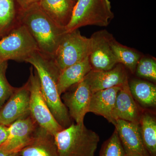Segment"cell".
Returning a JSON list of instances; mask_svg holds the SVG:
<instances>
[{
	"label": "cell",
	"instance_id": "23",
	"mask_svg": "<svg viewBox=\"0 0 156 156\" xmlns=\"http://www.w3.org/2000/svg\"><path fill=\"white\" fill-rule=\"evenodd\" d=\"M99 156H127L115 129L112 136L104 143Z\"/></svg>",
	"mask_w": 156,
	"mask_h": 156
},
{
	"label": "cell",
	"instance_id": "11",
	"mask_svg": "<svg viewBox=\"0 0 156 156\" xmlns=\"http://www.w3.org/2000/svg\"><path fill=\"white\" fill-rule=\"evenodd\" d=\"M37 125L30 115L12 123L9 127V136L0 147L4 150L19 152L33 138Z\"/></svg>",
	"mask_w": 156,
	"mask_h": 156
},
{
	"label": "cell",
	"instance_id": "31",
	"mask_svg": "<svg viewBox=\"0 0 156 156\" xmlns=\"http://www.w3.org/2000/svg\"><path fill=\"white\" fill-rule=\"evenodd\" d=\"M19 156H20V155H19Z\"/></svg>",
	"mask_w": 156,
	"mask_h": 156
},
{
	"label": "cell",
	"instance_id": "9",
	"mask_svg": "<svg viewBox=\"0 0 156 156\" xmlns=\"http://www.w3.org/2000/svg\"><path fill=\"white\" fill-rule=\"evenodd\" d=\"M92 92L86 81L83 80L74 85L63 93L62 99L68 111L70 118L76 124L84 123L87 113Z\"/></svg>",
	"mask_w": 156,
	"mask_h": 156
},
{
	"label": "cell",
	"instance_id": "3",
	"mask_svg": "<svg viewBox=\"0 0 156 156\" xmlns=\"http://www.w3.org/2000/svg\"><path fill=\"white\" fill-rule=\"evenodd\" d=\"M53 136L59 156H94L100 140L84 123H72Z\"/></svg>",
	"mask_w": 156,
	"mask_h": 156
},
{
	"label": "cell",
	"instance_id": "8",
	"mask_svg": "<svg viewBox=\"0 0 156 156\" xmlns=\"http://www.w3.org/2000/svg\"><path fill=\"white\" fill-rule=\"evenodd\" d=\"M110 34L103 30L94 33L90 37L89 60L92 70H108L119 64L110 44Z\"/></svg>",
	"mask_w": 156,
	"mask_h": 156
},
{
	"label": "cell",
	"instance_id": "13",
	"mask_svg": "<svg viewBox=\"0 0 156 156\" xmlns=\"http://www.w3.org/2000/svg\"><path fill=\"white\" fill-rule=\"evenodd\" d=\"M142 113L131 95L128 80L122 85L117 94L112 114V119L115 122L121 119L139 124Z\"/></svg>",
	"mask_w": 156,
	"mask_h": 156
},
{
	"label": "cell",
	"instance_id": "10",
	"mask_svg": "<svg viewBox=\"0 0 156 156\" xmlns=\"http://www.w3.org/2000/svg\"><path fill=\"white\" fill-rule=\"evenodd\" d=\"M30 95L28 82L22 87L16 88L0 108V124L8 126L30 115Z\"/></svg>",
	"mask_w": 156,
	"mask_h": 156
},
{
	"label": "cell",
	"instance_id": "20",
	"mask_svg": "<svg viewBox=\"0 0 156 156\" xmlns=\"http://www.w3.org/2000/svg\"><path fill=\"white\" fill-rule=\"evenodd\" d=\"M16 0H0V38L20 23Z\"/></svg>",
	"mask_w": 156,
	"mask_h": 156
},
{
	"label": "cell",
	"instance_id": "17",
	"mask_svg": "<svg viewBox=\"0 0 156 156\" xmlns=\"http://www.w3.org/2000/svg\"><path fill=\"white\" fill-rule=\"evenodd\" d=\"M39 4L51 19L66 29L70 20L75 3L73 0H41Z\"/></svg>",
	"mask_w": 156,
	"mask_h": 156
},
{
	"label": "cell",
	"instance_id": "24",
	"mask_svg": "<svg viewBox=\"0 0 156 156\" xmlns=\"http://www.w3.org/2000/svg\"><path fill=\"white\" fill-rule=\"evenodd\" d=\"M135 73L140 78L153 82L156 81V62L150 57H141L136 65Z\"/></svg>",
	"mask_w": 156,
	"mask_h": 156
},
{
	"label": "cell",
	"instance_id": "1",
	"mask_svg": "<svg viewBox=\"0 0 156 156\" xmlns=\"http://www.w3.org/2000/svg\"><path fill=\"white\" fill-rule=\"evenodd\" d=\"M25 62L30 63L37 73L42 94L53 116L62 128H67L72 124L70 117L57 87L61 71L52 57L39 50L34 52Z\"/></svg>",
	"mask_w": 156,
	"mask_h": 156
},
{
	"label": "cell",
	"instance_id": "29",
	"mask_svg": "<svg viewBox=\"0 0 156 156\" xmlns=\"http://www.w3.org/2000/svg\"><path fill=\"white\" fill-rule=\"evenodd\" d=\"M125 151H126L127 156H144L142 155L135 152L127 150H125Z\"/></svg>",
	"mask_w": 156,
	"mask_h": 156
},
{
	"label": "cell",
	"instance_id": "4",
	"mask_svg": "<svg viewBox=\"0 0 156 156\" xmlns=\"http://www.w3.org/2000/svg\"><path fill=\"white\" fill-rule=\"evenodd\" d=\"M114 17L109 0H77L66 30L69 32L89 25L107 27Z\"/></svg>",
	"mask_w": 156,
	"mask_h": 156
},
{
	"label": "cell",
	"instance_id": "26",
	"mask_svg": "<svg viewBox=\"0 0 156 156\" xmlns=\"http://www.w3.org/2000/svg\"><path fill=\"white\" fill-rule=\"evenodd\" d=\"M20 9L24 10L40 2L41 0H16Z\"/></svg>",
	"mask_w": 156,
	"mask_h": 156
},
{
	"label": "cell",
	"instance_id": "21",
	"mask_svg": "<svg viewBox=\"0 0 156 156\" xmlns=\"http://www.w3.org/2000/svg\"><path fill=\"white\" fill-rule=\"evenodd\" d=\"M143 143L150 156H156V121L152 115L142 113L139 122Z\"/></svg>",
	"mask_w": 156,
	"mask_h": 156
},
{
	"label": "cell",
	"instance_id": "15",
	"mask_svg": "<svg viewBox=\"0 0 156 156\" xmlns=\"http://www.w3.org/2000/svg\"><path fill=\"white\" fill-rule=\"evenodd\" d=\"M114 125L125 150L150 156L143 143L139 124L117 119Z\"/></svg>",
	"mask_w": 156,
	"mask_h": 156
},
{
	"label": "cell",
	"instance_id": "5",
	"mask_svg": "<svg viewBox=\"0 0 156 156\" xmlns=\"http://www.w3.org/2000/svg\"><path fill=\"white\" fill-rule=\"evenodd\" d=\"M37 50L36 42L21 23L0 38V61L25 62Z\"/></svg>",
	"mask_w": 156,
	"mask_h": 156
},
{
	"label": "cell",
	"instance_id": "28",
	"mask_svg": "<svg viewBox=\"0 0 156 156\" xmlns=\"http://www.w3.org/2000/svg\"><path fill=\"white\" fill-rule=\"evenodd\" d=\"M0 156H19V152L8 151L0 148Z\"/></svg>",
	"mask_w": 156,
	"mask_h": 156
},
{
	"label": "cell",
	"instance_id": "27",
	"mask_svg": "<svg viewBox=\"0 0 156 156\" xmlns=\"http://www.w3.org/2000/svg\"><path fill=\"white\" fill-rule=\"evenodd\" d=\"M9 136V127L0 124V147L5 143Z\"/></svg>",
	"mask_w": 156,
	"mask_h": 156
},
{
	"label": "cell",
	"instance_id": "18",
	"mask_svg": "<svg viewBox=\"0 0 156 156\" xmlns=\"http://www.w3.org/2000/svg\"><path fill=\"white\" fill-rule=\"evenodd\" d=\"M91 70L89 56L61 71L57 83L59 95H62L70 87L83 81Z\"/></svg>",
	"mask_w": 156,
	"mask_h": 156
},
{
	"label": "cell",
	"instance_id": "2",
	"mask_svg": "<svg viewBox=\"0 0 156 156\" xmlns=\"http://www.w3.org/2000/svg\"><path fill=\"white\" fill-rule=\"evenodd\" d=\"M19 19L36 42L40 52L53 57L66 33L41 9L39 3L24 10L20 9Z\"/></svg>",
	"mask_w": 156,
	"mask_h": 156
},
{
	"label": "cell",
	"instance_id": "16",
	"mask_svg": "<svg viewBox=\"0 0 156 156\" xmlns=\"http://www.w3.org/2000/svg\"><path fill=\"white\" fill-rule=\"evenodd\" d=\"M122 86L112 87L92 93L88 112L103 117L110 123L114 125L115 122L112 119V114L117 94Z\"/></svg>",
	"mask_w": 156,
	"mask_h": 156
},
{
	"label": "cell",
	"instance_id": "30",
	"mask_svg": "<svg viewBox=\"0 0 156 156\" xmlns=\"http://www.w3.org/2000/svg\"><path fill=\"white\" fill-rule=\"evenodd\" d=\"M73 1L74 2L76 3V2L77 1V0H73Z\"/></svg>",
	"mask_w": 156,
	"mask_h": 156
},
{
	"label": "cell",
	"instance_id": "14",
	"mask_svg": "<svg viewBox=\"0 0 156 156\" xmlns=\"http://www.w3.org/2000/svg\"><path fill=\"white\" fill-rule=\"evenodd\" d=\"M20 156H59L54 136L37 126L30 143L19 152Z\"/></svg>",
	"mask_w": 156,
	"mask_h": 156
},
{
	"label": "cell",
	"instance_id": "25",
	"mask_svg": "<svg viewBox=\"0 0 156 156\" xmlns=\"http://www.w3.org/2000/svg\"><path fill=\"white\" fill-rule=\"evenodd\" d=\"M8 61H0V108L12 95L16 88L9 83L6 77Z\"/></svg>",
	"mask_w": 156,
	"mask_h": 156
},
{
	"label": "cell",
	"instance_id": "19",
	"mask_svg": "<svg viewBox=\"0 0 156 156\" xmlns=\"http://www.w3.org/2000/svg\"><path fill=\"white\" fill-rule=\"evenodd\" d=\"M131 95L136 102L144 107H154L156 105V87L148 81L133 80L128 82Z\"/></svg>",
	"mask_w": 156,
	"mask_h": 156
},
{
	"label": "cell",
	"instance_id": "6",
	"mask_svg": "<svg viewBox=\"0 0 156 156\" xmlns=\"http://www.w3.org/2000/svg\"><path fill=\"white\" fill-rule=\"evenodd\" d=\"M91 48L90 38L83 36L79 29L66 32L53 57L60 70L89 57Z\"/></svg>",
	"mask_w": 156,
	"mask_h": 156
},
{
	"label": "cell",
	"instance_id": "7",
	"mask_svg": "<svg viewBox=\"0 0 156 156\" xmlns=\"http://www.w3.org/2000/svg\"><path fill=\"white\" fill-rule=\"evenodd\" d=\"M28 81L30 93V116L39 127L54 135L63 128L57 122L50 111L41 89L38 76L32 66Z\"/></svg>",
	"mask_w": 156,
	"mask_h": 156
},
{
	"label": "cell",
	"instance_id": "12",
	"mask_svg": "<svg viewBox=\"0 0 156 156\" xmlns=\"http://www.w3.org/2000/svg\"><path fill=\"white\" fill-rule=\"evenodd\" d=\"M126 68L119 63L108 70H91L84 80L89 86L92 93L123 85L128 80Z\"/></svg>",
	"mask_w": 156,
	"mask_h": 156
},
{
	"label": "cell",
	"instance_id": "22",
	"mask_svg": "<svg viewBox=\"0 0 156 156\" xmlns=\"http://www.w3.org/2000/svg\"><path fill=\"white\" fill-rule=\"evenodd\" d=\"M109 43L119 63L123 65L132 73H135L136 65L141 58V55L133 49L121 44L112 34L109 37Z\"/></svg>",
	"mask_w": 156,
	"mask_h": 156
}]
</instances>
